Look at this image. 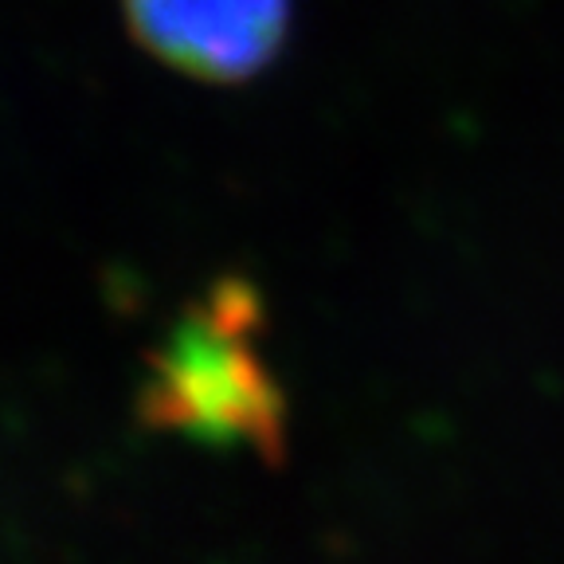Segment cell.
I'll return each instance as SVG.
<instances>
[{"instance_id":"cell-1","label":"cell","mask_w":564,"mask_h":564,"mask_svg":"<svg viewBox=\"0 0 564 564\" xmlns=\"http://www.w3.org/2000/svg\"><path fill=\"white\" fill-rule=\"evenodd\" d=\"M263 306L251 282L220 279L150 352L138 412L153 432L279 463L286 397L259 345Z\"/></svg>"},{"instance_id":"cell-2","label":"cell","mask_w":564,"mask_h":564,"mask_svg":"<svg viewBox=\"0 0 564 564\" xmlns=\"http://www.w3.org/2000/svg\"><path fill=\"white\" fill-rule=\"evenodd\" d=\"M122 9L153 59L200 83L256 79L291 28V0H122Z\"/></svg>"}]
</instances>
